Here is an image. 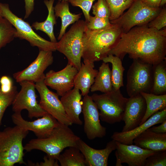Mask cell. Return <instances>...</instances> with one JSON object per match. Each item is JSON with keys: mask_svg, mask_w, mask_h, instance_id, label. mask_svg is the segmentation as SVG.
Here are the masks:
<instances>
[{"mask_svg": "<svg viewBox=\"0 0 166 166\" xmlns=\"http://www.w3.org/2000/svg\"><path fill=\"white\" fill-rule=\"evenodd\" d=\"M109 54L122 60L128 54L152 65L166 60V28L160 30L146 25L136 26L126 33H122Z\"/></svg>", "mask_w": 166, "mask_h": 166, "instance_id": "6da1fadb", "label": "cell"}, {"mask_svg": "<svg viewBox=\"0 0 166 166\" xmlns=\"http://www.w3.org/2000/svg\"><path fill=\"white\" fill-rule=\"evenodd\" d=\"M122 33L116 24L95 31L90 30L86 26L83 38V60L93 63L102 61L109 54Z\"/></svg>", "mask_w": 166, "mask_h": 166, "instance_id": "7a4b0ae2", "label": "cell"}, {"mask_svg": "<svg viewBox=\"0 0 166 166\" xmlns=\"http://www.w3.org/2000/svg\"><path fill=\"white\" fill-rule=\"evenodd\" d=\"M69 126L59 122L48 137L30 140L24 147V150L27 152L34 149L40 150L57 159L64 148L70 147H77V142L81 138Z\"/></svg>", "mask_w": 166, "mask_h": 166, "instance_id": "3957f363", "label": "cell"}, {"mask_svg": "<svg viewBox=\"0 0 166 166\" xmlns=\"http://www.w3.org/2000/svg\"><path fill=\"white\" fill-rule=\"evenodd\" d=\"M29 132L16 125L0 131V166L26 164L23 160L22 141Z\"/></svg>", "mask_w": 166, "mask_h": 166, "instance_id": "277c9868", "label": "cell"}, {"mask_svg": "<svg viewBox=\"0 0 166 166\" xmlns=\"http://www.w3.org/2000/svg\"><path fill=\"white\" fill-rule=\"evenodd\" d=\"M85 27V21L78 20L56 43V50L65 55L68 63L78 71L81 66L83 50V38Z\"/></svg>", "mask_w": 166, "mask_h": 166, "instance_id": "5b68a950", "label": "cell"}, {"mask_svg": "<svg viewBox=\"0 0 166 166\" xmlns=\"http://www.w3.org/2000/svg\"><path fill=\"white\" fill-rule=\"evenodd\" d=\"M99 110L100 119L109 124L122 120L128 98L124 97L120 89L91 96Z\"/></svg>", "mask_w": 166, "mask_h": 166, "instance_id": "8992f818", "label": "cell"}, {"mask_svg": "<svg viewBox=\"0 0 166 166\" xmlns=\"http://www.w3.org/2000/svg\"><path fill=\"white\" fill-rule=\"evenodd\" d=\"M0 11L3 18L9 21L15 29V38L26 40L31 46H37L39 50L52 52L56 50V42L47 41L37 34L28 22L12 12L8 4L0 2Z\"/></svg>", "mask_w": 166, "mask_h": 166, "instance_id": "52a82bcc", "label": "cell"}, {"mask_svg": "<svg viewBox=\"0 0 166 166\" xmlns=\"http://www.w3.org/2000/svg\"><path fill=\"white\" fill-rule=\"evenodd\" d=\"M126 90L132 97L141 92L151 93L153 84V65L133 59L127 73Z\"/></svg>", "mask_w": 166, "mask_h": 166, "instance_id": "ba28073f", "label": "cell"}, {"mask_svg": "<svg viewBox=\"0 0 166 166\" xmlns=\"http://www.w3.org/2000/svg\"><path fill=\"white\" fill-rule=\"evenodd\" d=\"M161 9L149 7L141 0H135L126 12L117 19L110 21L119 27L123 33H126L135 26L147 25Z\"/></svg>", "mask_w": 166, "mask_h": 166, "instance_id": "9c48e42d", "label": "cell"}, {"mask_svg": "<svg viewBox=\"0 0 166 166\" xmlns=\"http://www.w3.org/2000/svg\"><path fill=\"white\" fill-rule=\"evenodd\" d=\"M21 89L16 95L12 103V109L14 113H21L23 109L28 112V117H41L48 113L43 110L37 100L35 84L30 81H23L19 83Z\"/></svg>", "mask_w": 166, "mask_h": 166, "instance_id": "30bf717a", "label": "cell"}, {"mask_svg": "<svg viewBox=\"0 0 166 166\" xmlns=\"http://www.w3.org/2000/svg\"><path fill=\"white\" fill-rule=\"evenodd\" d=\"M44 78L35 83V89L40 97V105L58 122L68 126L72 125L73 123L66 114L59 96L48 88L45 83Z\"/></svg>", "mask_w": 166, "mask_h": 166, "instance_id": "8fae6325", "label": "cell"}, {"mask_svg": "<svg viewBox=\"0 0 166 166\" xmlns=\"http://www.w3.org/2000/svg\"><path fill=\"white\" fill-rule=\"evenodd\" d=\"M82 111L84 120V131L90 140L102 138L106 133V128L100 123L99 110L91 96H84Z\"/></svg>", "mask_w": 166, "mask_h": 166, "instance_id": "7c38bea8", "label": "cell"}, {"mask_svg": "<svg viewBox=\"0 0 166 166\" xmlns=\"http://www.w3.org/2000/svg\"><path fill=\"white\" fill-rule=\"evenodd\" d=\"M53 52L39 50L35 59L24 69L13 74L16 81H32L35 83L45 77L44 72L53 61Z\"/></svg>", "mask_w": 166, "mask_h": 166, "instance_id": "4fadbf2b", "label": "cell"}, {"mask_svg": "<svg viewBox=\"0 0 166 166\" xmlns=\"http://www.w3.org/2000/svg\"><path fill=\"white\" fill-rule=\"evenodd\" d=\"M78 71L76 68L68 63L61 70L55 72L51 70L47 72L45 74V83L61 97L74 88V79Z\"/></svg>", "mask_w": 166, "mask_h": 166, "instance_id": "5bb4252c", "label": "cell"}, {"mask_svg": "<svg viewBox=\"0 0 166 166\" xmlns=\"http://www.w3.org/2000/svg\"><path fill=\"white\" fill-rule=\"evenodd\" d=\"M11 119L15 125L27 131L33 132L38 139L48 137L59 123L55 118L48 113L40 118L29 121L23 119L21 113H14L11 116Z\"/></svg>", "mask_w": 166, "mask_h": 166, "instance_id": "9a60e30c", "label": "cell"}, {"mask_svg": "<svg viewBox=\"0 0 166 166\" xmlns=\"http://www.w3.org/2000/svg\"><path fill=\"white\" fill-rule=\"evenodd\" d=\"M116 144V166H122V163L129 166H144L146 159L155 152L136 145L125 144L117 141Z\"/></svg>", "mask_w": 166, "mask_h": 166, "instance_id": "2e32d148", "label": "cell"}, {"mask_svg": "<svg viewBox=\"0 0 166 166\" xmlns=\"http://www.w3.org/2000/svg\"><path fill=\"white\" fill-rule=\"evenodd\" d=\"M146 101L139 94L128 98L122 121L124 123L121 132L131 130L138 126L145 113Z\"/></svg>", "mask_w": 166, "mask_h": 166, "instance_id": "e0dca14e", "label": "cell"}, {"mask_svg": "<svg viewBox=\"0 0 166 166\" xmlns=\"http://www.w3.org/2000/svg\"><path fill=\"white\" fill-rule=\"evenodd\" d=\"M116 141L113 139L103 149H97L90 147L81 138L77 147L84 155L87 166H107L111 153L116 149Z\"/></svg>", "mask_w": 166, "mask_h": 166, "instance_id": "ac0fdd59", "label": "cell"}, {"mask_svg": "<svg viewBox=\"0 0 166 166\" xmlns=\"http://www.w3.org/2000/svg\"><path fill=\"white\" fill-rule=\"evenodd\" d=\"M166 120V108L155 113L144 123L128 131L115 132L111 138L125 144H132L135 138L144 131L156 124H161Z\"/></svg>", "mask_w": 166, "mask_h": 166, "instance_id": "d6986e66", "label": "cell"}, {"mask_svg": "<svg viewBox=\"0 0 166 166\" xmlns=\"http://www.w3.org/2000/svg\"><path fill=\"white\" fill-rule=\"evenodd\" d=\"M79 90L74 88L61 97L60 100L67 117L73 124L81 125L79 117L82 113V94Z\"/></svg>", "mask_w": 166, "mask_h": 166, "instance_id": "ffe728a7", "label": "cell"}, {"mask_svg": "<svg viewBox=\"0 0 166 166\" xmlns=\"http://www.w3.org/2000/svg\"><path fill=\"white\" fill-rule=\"evenodd\" d=\"M98 72L94 69V63L83 60L74 77V88L79 90L83 96L88 95Z\"/></svg>", "mask_w": 166, "mask_h": 166, "instance_id": "44dd1931", "label": "cell"}, {"mask_svg": "<svg viewBox=\"0 0 166 166\" xmlns=\"http://www.w3.org/2000/svg\"><path fill=\"white\" fill-rule=\"evenodd\" d=\"M135 145L144 149L157 152L166 150V133H156L148 128L135 138Z\"/></svg>", "mask_w": 166, "mask_h": 166, "instance_id": "7402d4cb", "label": "cell"}, {"mask_svg": "<svg viewBox=\"0 0 166 166\" xmlns=\"http://www.w3.org/2000/svg\"><path fill=\"white\" fill-rule=\"evenodd\" d=\"M69 2L59 1L54 7L55 15L56 17H60L61 20V25L57 39L60 40L65 32L67 27L79 20L81 13L77 14L70 12Z\"/></svg>", "mask_w": 166, "mask_h": 166, "instance_id": "603a6c76", "label": "cell"}, {"mask_svg": "<svg viewBox=\"0 0 166 166\" xmlns=\"http://www.w3.org/2000/svg\"><path fill=\"white\" fill-rule=\"evenodd\" d=\"M54 1V0L44 1V3L48 11L47 18L44 22H34L31 27L36 30H40L44 32L49 37L50 41L56 43L57 42L54 33V26L56 24V17L53 6Z\"/></svg>", "mask_w": 166, "mask_h": 166, "instance_id": "cb8c5ba5", "label": "cell"}, {"mask_svg": "<svg viewBox=\"0 0 166 166\" xmlns=\"http://www.w3.org/2000/svg\"><path fill=\"white\" fill-rule=\"evenodd\" d=\"M112 89L111 70L109 63L103 62L99 68L90 91L92 92L100 91L105 93L111 91Z\"/></svg>", "mask_w": 166, "mask_h": 166, "instance_id": "d4e9b609", "label": "cell"}, {"mask_svg": "<svg viewBox=\"0 0 166 166\" xmlns=\"http://www.w3.org/2000/svg\"><path fill=\"white\" fill-rule=\"evenodd\" d=\"M140 94L145 99L146 109L145 115L139 125L144 123L155 113L166 108V94L156 95L144 92H141Z\"/></svg>", "mask_w": 166, "mask_h": 166, "instance_id": "484cf974", "label": "cell"}, {"mask_svg": "<svg viewBox=\"0 0 166 166\" xmlns=\"http://www.w3.org/2000/svg\"><path fill=\"white\" fill-rule=\"evenodd\" d=\"M151 93L166 94V60L153 65V84Z\"/></svg>", "mask_w": 166, "mask_h": 166, "instance_id": "4316f807", "label": "cell"}, {"mask_svg": "<svg viewBox=\"0 0 166 166\" xmlns=\"http://www.w3.org/2000/svg\"><path fill=\"white\" fill-rule=\"evenodd\" d=\"M102 61L105 63L111 64L113 88L116 90L120 89L121 87L124 86L123 74L125 70L122 65V60L117 56L109 54Z\"/></svg>", "mask_w": 166, "mask_h": 166, "instance_id": "83f0119b", "label": "cell"}, {"mask_svg": "<svg viewBox=\"0 0 166 166\" xmlns=\"http://www.w3.org/2000/svg\"><path fill=\"white\" fill-rule=\"evenodd\" d=\"M57 158L61 166H86L85 157L77 147H70Z\"/></svg>", "mask_w": 166, "mask_h": 166, "instance_id": "f1b7e54d", "label": "cell"}, {"mask_svg": "<svg viewBox=\"0 0 166 166\" xmlns=\"http://www.w3.org/2000/svg\"><path fill=\"white\" fill-rule=\"evenodd\" d=\"M109 8L110 21L117 19L129 8L135 0H105Z\"/></svg>", "mask_w": 166, "mask_h": 166, "instance_id": "f546056e", "label": "cell"}, {"mask_svg": "<svg viewBox=\"0 0 166 166\" xmlns=\"http://www.w3.org/2000/svg\"><path fill=\"white\" fill-rule=\"evenodd\" d=\"M16 30L6 18L0 19V50L15 38Z\"/></svg>", "mask_w": 166, "mask_h": 166, "instance_id": "4dcf8cb0", "label": "cell"}, {"mask_svg": "<svg viewBox=\"0 0 166 166\" xmlns=\"http://www.w3.org/2000/svg\"><path fill=\"white\" fill-rule=\"evenodd\" d=\"M17 93V88L15 86H13L11 91L8 93L3 92L0 90V126L5 111L12 105Z\"/></svg>", "mask_w": 166, "mask_h": 166, "instance_id": "1f68e13d", "label": "cell"}, {"mask_svg": "<svg viewBox=\"0 0 166 166\" xmlns=\"http://www.w3.org/2000/svg\"><path fill=\"white\" fill-rule=\"evenodd\" d=\"M86 28L91 31L98 30L107 28L111 26L109 19L90 16L89 21L86 23Z\"/></svg>", "mask_w": 166, "mask_h": 166, "instance_id": "d6a6232c", "label": "cell"}, {"mask_svg": "<svg viewBox=\"0 0 166 166\" xmlns=\"http://www.w3.org/2000/svg\"><path fill=\"white\" fill-rule=\"evenodd\" d=\"M166 150L155 152L146 159L144 166H166Z\"/></svg>", "mask_w": 166, "mask_h": 166, "instance_id": "836d02e7", "label": "cell"}, {"mask_svg": "<svg viewBox=\"0 0 166 166\" xmlns=\"http://www.w3.org/2000/svg\"><path fill=\"white\" fill-rule=\"evenodd\" d=\"M92 13L96 17L109 19L110 12L108 4L105 0H97L93 5Z\"/></svg>", "mask_w": 166, "mask_h": 166, "instance_id": "e575fe53", "label": "cell"}, {"mask_svg": "<svg viewBox=\"0 0 166 166\" xmlns=\"http://www.w3.org/2000/svg\"><path fill=\"white\" fill-rule=\"evenodd\" d=\"M95 0H69L71 5L73 6H77L82 10L85 19V22H89L90 15L89 12L93 2Z\"/></svg>", "mask_w": 166, "mask_h": 166, "instance_id": "d590c367", "label": "cell"}, {"mask_svg": "<svg viewBox=\"0 0 166 166\" xmlns=\"http://www.w3.org/2000/svg\"><path fill=\"white\" fill-rule=\"evenodd\" d=\"M149 27L160 30L166 26V9H161L158 14L147 25Z\"/></svg>", "mask_w": 166, "mask_h": 166, "instance_id": "8d00e7d4", "label": "cell"}, {"mask_svg": "<svg viewBox=\"0 0 166 166\" xmlns=\"http://www.w3.org/2000/svg\"><path fill=\"white\" fill-rule=\"evenodd\" d=\"M0 90L4 93L10 92L13 87L12 80L6 76H3L0 78Z\"/></svg>", "mask_w": 166, "mask_h": 166, "instance_id": "74e56055", "label": "cell"}, {"mask_svg": "<svg viewBox=\"0 0 166 166\" xmlns=\"http://www.w3.org/2000/svg\"><path fill=\"white\" fill-rule=\"evenodd\" d=\"M44 161L41 162L39 163H37L36 164L32 163L34 166H58V160L56 159H55L52 157L46 155L44 156Z\"/></svg>", "mask_w": 166, "mask_h": 166, "instance_id": "f35d334b", "label": "cell"}, {"mask_svg": "<svg viewBox=\"0 0 166 166\" xmlns=\"http://www.w3.org/2000/svg\"><path fill=\"white\" fill-rule=\"evenodd\" d=\"M25 3V13L24 19L28 18L34 9V0H24Z\"/></svg>", "mask_w": 166, "mask_h": 166, "instance_id": "ab89813d", "label": "cell"}, {"mask_svg": "<svg viewBox=\"0 0 166 166\" xmlns=\"http://www.w3.org/2000/svg\"><path fill=\"white\" fill-rule=\"evenodd\" d=\"M151 131L158 133H166V120L158 126H152L149 128Z\"/></svg>", "mask_w": 166, "mask_h": 166, "instance_id": "60d3db41", "label": "cell"}, {"mask_svg": "<svg viewBox=\"0 0 166 166\" xmlns=\"http://www.w3.org/2000/svg\"><path fill=\"white\" fill-rule=\"evenodd\" d=\"M147 6L152 8H160L161 0H141Z\"/></svg>", "mask_w": 166, "mask_h": 166, "instance_id": "b9f144b4", "label": "cell"}, {"mask_svg": "<svg viewBox=\"0 0 166 166\" xmlns=\"http://www.w3.org/2000/svg\"><path fill=\"white\" fill-rule=\"evenodd\" d=\"M166 3V0H161L160 4V7H162Z\"/></svg>", "mask_w": 166, "mask_h": 166, "instance_id": "7bdbcfd3", "label": "cell"}, {"mask_svg": "<svg viewBox=\"0 0 166 166\" xmlns=\"http://www.w3.org/2000/svg\"><path fill=\"white\" fill-rule=\"evenodd\" d=\"M3 17L2 16V15L1 12L0 11V19L3 18Z\"/></svg>", "mask_w": 166, "mask_h": 166, "instance_id": "ee69618b", "label": "cell"}, {"mask_svg": "<svg viewBox=\"0 0 166 166\" xmlns=\"http://www.w3.org/2000/svg\"><path fill=\"white\" fill-rule=\"evenodd\" d=\"M69 0H59V1H69Z\"/></svg>", "mask_w": 166, "mask_h": 166, "instance_id": "f6af8a7d", "label": "cell"}]
</instances>
